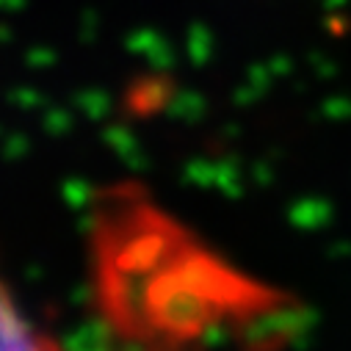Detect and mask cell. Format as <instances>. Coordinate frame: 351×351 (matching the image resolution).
<instances>
[{
	"instance_id": "6da1fadb",
	"label": "cell",
	"mask_w": 351,
	"mask_h": 351,
	"mask_svg": "<svg viewBox=\"0 0 351 351\" xmlns=\"http://www.w3.org/2000/svg\"><path fill=\"white\" fill-rule=\"evenodd\" d=\"M0 351H66L50 332L28 318L0 277Z\"/></svg>"
}]
</instances>
